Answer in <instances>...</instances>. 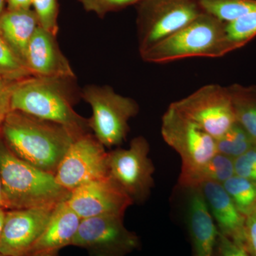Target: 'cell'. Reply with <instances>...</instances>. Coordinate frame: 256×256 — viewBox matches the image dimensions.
<instances>
[{"instance_id": "35", "label": "cell", "mask_w": 256, "mask_h": 256, "mask_svg": "<svg viewBox=\"0 0 256 256\" xmlns=\"http://www.w3.org/2000/svg\"><path fill=\"white\" fill-rule=\"evenodd\" d=\"M5 0H0V16L4 12V6Z\"/></svg>"}, {"instance_id": "29", "label": "cell", "mask_w": 256, "mask_h": 256, "mask_svg": "<svg viewBox=\"0 0 256 256\" xmlns=\"http://www.w3.org/2000/svg\"><path fill=\"white\" fill-rule=\"evenodd\" d=\"M14 82L0 76V128L11 111V94Z\"/></svg>"}, {"instance_id": "16", "label": "cell", "mask_w": 256, "mask_h": 256, "mask_svg": "<svg viewBox=\"0 0 256 256\" xmlns=\"http://www.w3.org/2000/svg\"><path fill=\"white\" fill-rule=\"evenodd\" d=\"M80 220L66 201L58 204L41 236L25 256H60L62 249L72 246Z\"/></svg>"}, {"instance_id": "33", "label": "cell", "mask_w": 256, "mask_h": 256, "mask_svg": "<svg viewBox=\"0 0 256 256\" xmlns=\"http://www.w3.org/2000/svg\"><path fill=\"white\" fill-rule=\"evenodd\" d=\"M0 207L8 210V206H6V200H5L4 192H3L1 180H0Z\"/></svg>"}, {"instance_id": "21", "label": "cell", "mask_w": 256, "mask_h": 256, "mask_svg": "<svg viewBox=\"0 0 256 256\" xmlns=\"http://www.w3.org/2000/svg\"><path fill=\"white\" fill-rule=\"evenodd\" d=\"M203 12L216 18L224 23L237 18L256 10V0H198Z\"/></svg>"}, {"instance_id": "22", "label": "cell", "mask_w": 256, "mask_h": 256, "mask_svg": "<svg viewBox=\"0 0 256 256\" xmlns=\"http://www.w3.org/2000/svg\"><path fill=\"white\" fill-rule=\"evenodd\" d=\"M223 186L246 218L256 212V183L235 174L226 180Z\"/></svg>"}, {"instance_id": "11", "label": "cell", "mask_w": 256, "mask_h": 256, "mask_svg": "<svg viewBox=\"0 0 256 256\" xmlns=\"http://www.w3.org/2000/svg\"><path fill=\"white\" fill-rule=\"evenodd\" d=\"M108 176V152L92 132L74 140L58 165L56 182L72 192L84 184Z\"/></svg>"}, {"instance_id": "18", "label": "cell", "mask_w": 256, "mask_h": 256, "mask_svg": "<svg viewBox=\"0 0 256 256\" xmlns=\"http://www.w3.org/2000/svg\"><path fill=\"white\" fill-rule=\"evenodd\" d=\"M38 26L31 10H8L0 16V33L25 66L28 44Z\"/></svg>"}, {"instance_id": "34", "label": "cell", "mask_w": 256, "mask_h": 256, "mask_svg": "<svg viewBox=\"0 0 256 256\" xmlns=\"http://www.w3.org/2000/svg\"><path fill=\"white\" fill-rule=\"evenodd\" d=\"M6 210L5 208L0 207V236H1L2 232L3 225H4Z\"/></svg>"}, {"instance_id": "30", "label": "cell", "mask_w": 256, "mask_h": 256, "mask_svg": "<svg viewBox=\"0 0 256 256\" xmlns=\"http://www.w3.org/2000/svg\"><path fill=\"white\" fill-rule=\"evenodd\" d=\"M244 249L249 256H256V212L246 218Z\"/></svg>"}, {"instance_id": "31", "label": "cell", "mask_w": 256, "mask_h": 256, "mask_svg": "<svg viewBox=\"0 0 256 256\" xmlns=\"http://www.w3.org/2000/svg\"><path fill=\"white\" fill-rule=\"evenodd\" d=\"M216 246L218 256H249L242 248L224 236L220 232Z\"/></svg>"}, {"instance_id": "23", "label": "cell", "mask_w": 256, "mask_h": 256, "mask_svg": "<svg viewBox=\"0 0 256 256\" xmlns=\"http://www.w3.org/2000/svg\"><path fill=\"white\" fill-rule=\"evenodd\" d=\"M256 141L238 122L216 140L217 152L235 160L248 150Z\"/></svg>"}, {"instance_id": "20", "label": "cell", "mask_w": 256, "mask_h": 256, "mask_svg": "<svg viewBox=\"0 0 256 256\" xmlns=\"http://www.w3.org/2000/svg\"><path fill=\"white\" fill-rule=\"evenodd\" d=\"M234 175H235L234 160L217 152L190 178L184 188L188 190L198 188L204 182L223 184Z\"/></svg>"}, {"instance_id": "2", "label": "cell", "mask_w": 256, "mask_h": 256, "mask_svg": "<svg viewBox=\"0 0 256 256\" xmlns=\"http://www.w3.org/2000/svg\"><path fill=\"white\" fill-rule=\"evenodd\" d=\"M0 134L15 156L54 176L75 140L64 126L18 110L6 116Z\"/></svg>"}, {"instance_id": "5", "label": "cell", "mask_w": 256, "mask_h": 256, "mask_svg": "<svg viewBox=\"0 0 256 256\" xmlns=\"http://www.w3.org/2000/svg\"><path fill=\"white\" fill-rule=\"evenodd\" d=\"M80 96L92 107L89 128L96 139L105 148L122 144L130 131V120L139 112L138 102L109 86H86Z\"/></svg>"}, {"instance_id": "24", "label": "cell", "mask_w": 256, "mask_h": 256, "mask_svg": "<svg viewBox=\"0 0 256 256\" xmlns=\"http://www.w3.org/2000/svg\"><path fill=\"white\" fill-rule=\"evenodd\" d=\"M225 34L232 52L245 46L256 36V10L226 24Z\"/></svg>"}, {"instance_id": "28", "label": "cell", "mask_w": 256, "mask_h": 256, "mask_svg": "<svg viewBox=\"0 0 256 256\" xmlns=\"http://www.w3.org/2000/svg\"><path fill=\"white\" fill-rule=\"evenodd\" d=\"M235 174L256 184V144L234 160Z\"/></svg>"}, {"instance_id": "27", "label": "cell", "mask_w": 256, "mask_h": 256, "mask_svg": "<svg viewBox=\"0 0 256 256\" xmlns=\"http://www.w3.org/2000/svg\"><path fill=\"white\" fill-rule=\"evenodd\" d=\"M141 0H79L84 9L94 12L100 18L108 13L118 11L128 6L138 4Z\"/></svg>"}, {"instance_id": "15", "label": "cell", "mask_w": 256, "mask_h": 256, "mask_svg": "<svg viewBox=\"0 0 256 256\" xmlns=\"http://www.w3.org/2000/svg\"><path fill=\"white\" fill-rule=\"evenodd\" d=\"M200 188L218 232L244 248L246 218L234 204L223 184L204 182Z\"/></svg>"}, {"instance_id": "4", "label": "cell", "mask_w": 256, "mask_h": 256, "mask_svg": "<svg viewBox=\"0 0 256 256\" xmlns=\"http://www.w3.org/2000/svg\"><path fill=\"white\" fill-rule=\"evenodd\" d=\"M226 23L203 12L186 26L140 54L144 62L166 64L194 57L218 58L232 52Z\"/></svg>"}, {"instance_id": "12", "label": "cell", "mask_w": 256, "mask_h": 256, "mask_svg": "<svg viewBox=\"0 0 256 256\" xmlns=\"http://www.w3.org/2000/svg\"><path fill=\"white\" fill-rule=\"evenodd\" d=\"M56 205L6 210L0 254L26 256L46 228Z\"/></svg>"}, {"instance_id": "26", "label": "cell", "mask_w": 256, "mask_h": 256, "mask_svg": "<svg viewBox=\"0 0 256 256\" xmlns=\"http://www.w3.org/2000/svg\"><path fill=\"white\" fill-rule=\"evenodd\" d=\"M32 5L34 8L40 26L57 36L58 32L57 0H33Z\"/></svg>"}, {"instance_id": "14", "label": "cell", "mask_w": 256, "mask_h": 256, "mask_svg": "<svg viewBox=\"0 0 256 256\" xmlns=\"http://www.w3.org/2000/svg\"><path fill=\"white\" fill-rule=\"evenodd\" d=\"M26 66L31 76L76 78L56 36L38 26L28 44Z\"/></svg>"}, {"instance_id": "17", "label": "cell", "mask_w": 256, "mask_h": 256, "mask_svg": "<svg viewBox=\"0 0 256 256\" xmlns=\"http://www.w3.org/2000/svg\"><path fill=\"white\" fill-rule=\"evenodd\" d=\"M190 190L186 218L194 256H214L218 240V228L201 188Z\"/></svg>"}, {"instance_id": "7", "label": "cell", "mask_w": 256, "mask_h": 256, "mask_svg": "<svg viewBox=\"0 0 256 256\" xmlns=\"http://www.w3.org/2000/svg\"><path fill=\"white\" fill-rule=\"evenodd\" d=\"M202 13L198 0H141L138 3L137 20L140 54Z\"/></svg>"}, {"instance_id": "1", "label": "cell", "mask_w": 256, "mask_h": 256, "mask_svg": "<svg viewBox=\"0 0 256 256\" xmlns=\"http://www.w3.org/2000/svg\"><path fill=\"white\" fill-rule=\"evenodd\" d=\"M76 78L30 76L14 82L11 110H18L66 128L74 139L92 132L88 119L74 110ZM82 97V96H80Z\"/></svg>"}, {"instance_id": "6", "label": "cell", "mask_w": 256, "mask_h": 256, "mask_svg": "<svg viewBox=\"0 0 256 256\" xmlns=\"http://www.w3.org/2000/svg\"><path fill=\"white\" fill-rule=\"evenodd\" d=\"M161 134L182 160L178 183L182 188L217 153L216 140L170 104L162 118Z\"/></svg>"}, {"instance_id": "8", "label": "cell", "mask_w": 256, "mask_h": 256, "mask_svg": "<svg viewBox=\"0 0 256 256\" xmlns=\"http://www.w3.org/2000/svg\"><path fill=\"white\" fill-rule=\"evenodd\" d=\"M149 153V142L143 136L133 138L127 149L117 148L108 152V176L133 203L146 201L154 186L156 169Z\"/></svg>"}, {"instance_id": "10", "label": "cell", "mask_w": 256, "mask_h": 256, "mask_svg": "<svg viewBox=\"0 0 256 256\" xmlns=\"http://www.w3.org/2000/svg\"><path fill=\"white\" fill-rule=\"evenodd\" d=\"M124 216L104 215L80 220L72 246L85 249L90 256H127L140 240L124 225Z\"/></svg>"}, {"instance_id": "9", "label": "cell", "mask_w": 256, "mask_h": 256, "mask_svg": "<svg viewBox=\"0 0 256 256\" xmlns=\"http://www.w3.org/2000/svg\"><path fill=\"white\" fill-rule=\"evenodd\" d=\"M171 105L215 140L236 122L228 87L218 84L204 86Z\"/></svg>"}, {"instance_id": "32", "label": "cell", "mask_w": 256, "mask_h": 256, "mask_svg": "<svg viewBox=\"0 0 256 256\" xmlns=\"http://www.w3.org/2000/svg\"><path fill=\"white\" fill-rule=\"evenodd\" d=\"M8 10H30L33 0H6Z\"/></svg>"}, {"instance_id": "25", "label": "cell", "mask_w": 256, "mask_h": 256, "mask_svg": "<svg viewBox=\"0 0 256 256\" xmlns=\"http://www.w3.org/2000/svg\"><path fill=\"white\" fill-rule=\"evenodd\" d=\"M0 76L11 82L31 76L23 64L0 33Z\"/></svg>"}, {"instance_id": "13", "label": "cell", "mask_w": 256, "mask_h": 256, "mask_svg": "<svg viewBox=\"0 0 256 256\" xmlns=\"http://www.w3.org/2000/svg\"><path fill=\"white\" fill-rule=\"evenodd\" d=\"M66 203L80 220L104 215L124 216L128 207L134 204L110 176L76 188Z\"/></svg>"}, {"instance_id": "36", "label": "cell", "mask_w": 256, "mask_h": 256, "mask_svg": "<svg viewBox=\"0 0 256 256\" xmlns=\"http://www.w3.org/2000/svg\"><path fill=\"white\" fill-rule=\"evenodd\" d=\"M0 256H8L3 255V254H0Z\"/></svg>"}, {"instance_id": "3", "label": "cell", "mask_w": 256, "mask_h": 256, "mask_svg": "<svg viewBox=\"0 0 256 256\" xmlns=\"http://www.w3.org/2000/svg\"><path fill=\"white\" fill-rule=\"evenodd\" d=\"M0 180L8 210L54 206L72 192L60 186L54 175L45 172L15 156L0 134Z\"/></svg>"}, {"instance_id": "19", "label": "cell", "mask_w": 256, "mask_h": 256, "mask_svg": "<svg viewBox=\"0 0 256 256\" xmlns=\"http://www.w3.org/2000/svg\"><path fill=\"white\" fill-rule=\"evenodd\" d=\"M228 89L236 122L256 141V87L234 84Z\"/></svg>"}]
</instances>
